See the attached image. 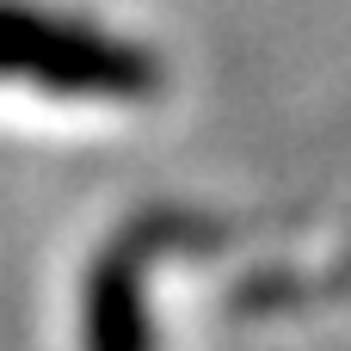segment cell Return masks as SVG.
Masks as SVG:
<instances>
[{"label":"cell","mask_w":351,"mask_h":351,"mask_svg":"<svg viewBox=\"0 0 351 351\" xmlns=\"http://www.w3.org/2000/svg\"><path fill=\"white\" fill-rule=\"evenodd\" d=\"M0 80L37 86L49 99H154L167 74L154 49L117 31L31 0H0Z\"/></svg>","instance_id":"1"},{"label":"cell","mask_w":351,"mask_h":351,"mask_svg":"<svg viewBox=\"0 0 351 351\" xmlns=\"http://www.w3.org/2000/svg\"><path fill=\"white\" fill-rule=\"evenodd\" d=\"M216 241V228L191 210H142L130 216L93 259L86 271V315H80V346L86 351H154L148 327V296L142 278L167 247H204Z\"/></svg>","instance_id":"2"}]
</instances>
